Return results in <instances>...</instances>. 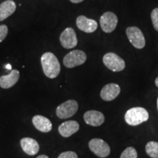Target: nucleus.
Wrapping results in <instances>:
<instances>
[{
	"label": "nucleus",
	"mask_w": 158,
	"mask_h": 158,
	"mask_svg": "<svg viewBox=\"0 0 158 158\" xmlns=\"http://www.w3.org/2000/svg\"><path fill=\"white\" fill-rule=\"evenodd\" d=\"M37 158H49L48 156H46V155H40V156H38V157H37Z\"/></svg>",
	"instance_id": "obj_25"
},
{
	"label": "nucleus",
	"mask_w": 158,
	"mask_h": 158,
	"mask_svg": "<svg viewBox=\"0 0 158 158\" xmlns=\"http://www.w3.org/2000/svg\"><path fill=\"white\" fill-rule=\"evenodd\" d=\"M21 147L26 154L30 156L35 155L40 150L39 143L31 138H22L21 140Z\"/></svg>",
	"instance_id": "obj_14"
},
{
	"label": "nucleus",
	"mask_w": 158,
	"mask_h": 158,
	"mask_svg": "<svg viewBox=\"0 0 158 158\" xmlns=\"http://www.w3.org/2000/svg\"><path fill=\"white\" fill-rule=\"evenodd\" d=\"M8 33V28L6 25L0 26V43L2 42Z\"/></svg>",
	"instance_id": "obj_21"
},
{
	"label": "nucleus",
	"mask_w": 158,
	"mask_h": 158,
	"mask_svg": "<svg viewBox=\"0 0 158 158\" xmlns=\"http://www.w3.org/2000/svg\"><path fill=\"white\" fill-rule=\"evenodd\" d=\"M120 92L121 89L118 84L114 83L106 84L100 92V98L105 101H112L117 98Z\"/></svg>",
	"instance_id": "obj_10"
},
{
	"label": "nucleus",
	"mask_w": 158,
	"mask_h": 158,
	"mask_svg": "<svg viewBox=\"0 0 158 158\" xmlns=\"http://www.w3.org/2000/svg\"><path fill=\"white\" fill-rule=\"evenodd\" d=\"M102 61L105 66L113 72H120L125 68V62L123 59L114 53L109 52L105 54Z\"/></svg>",
	"instance_id": "obj_3"
},
{
	"label": "nucleus",
	"mask_w": 158,
	"mask_h": 158,
	"mask_svg": "<svg viewBox=\"0 0 158 158\" xmlns=\"http://www.w3.org/2000/svg\"><path fill=\"white\" fill-rule=\"evenodd\" d=\"M157 109H158V98H157Z\"/></svg>",
	"instance_id": "obj_27"
},
{
	"label": "nucleus",
	"mask_w": 158,
	"mask_h": 158,
	"mask_svg": "<svg viewBox=\"0 0 158 158\" xmlns=\"http://www.w3.org/2000/svg\"><path fill=\"white\" fill-rule=\"evenodd\" d=\"M126 34L129 41L134 47L138 49H142L146 45L144 35L140 29L136 27H130L126 29Z\"/></svg>",
	"instance_id": "obj_6"
},
{
	"label": "nucleus",
	"mask_w": 158,
	"mask_h": 158,
	"mask_svg": "<svg viewBox=\"0 0 158 158\" xmlns=\"http://www.w3.org/2000/svg\"><path fill=\"white\" fill-rule=\"evenodd\" d=\"M20 77V73L18 70H13L8 75L0 77V87L2 89L11 88L16 84Z\"/></svg>",
	"instance_id": "obj_15"
},
{
	"label": "nucleus",
	"mask_w": 158,
	"mask_h": 158,
	"mask_svg": "<svg viewBox=\"0 0 158 158\" xmlns=\"http://www.w3.org/2000/svg\"><path fill=\"white\" fill-rule=\"evenodd\" d=\"M41 64L44 74L49 78H55L60 73L61 67L58 59L51 52H46L41 56Z\"/></svg>",
	"instance_id": "obj_1"
},
{
	"label": "nucleus",
	"mask_w": 158,
	"mask_h": 158,
	"mask_svg": "<svg viewBox=\"0 0 158 158\" xmlns=\"http://www.w3.org/2000/svg\"><path fill=\"white\" fill-rule=\"evenodd\" d=\"M5 68H6V69H7V70H11V69H12V66H11V64H6V65H5Z\"/></svg>",
	"instance_id": "obj_24"
},
{
	"label": "nucleus",
	"mask_w": 158,
	"mask_h": 158,
	"mask_svg": "<svg viewBox=\"0 0 158 158\" xmlns=\"http://www.w3.org/2000/svg\"><path fill=\"white\" fill-rule=\"evenodd\" d=\"M138 153L135 148L128 147L122 153L120 158H137Z\"/></svg>",
	"instance_id": "obj_19"
},
{
	"label": "nucleus",
	"mask_w": 158,
	"mask_h": 158,
	"mask_svg": "<svg viewBox=\"0 0 158 158\" xmlns=\"http://www.w3.org/2000/svg\"><path fill=\"white\" fill-rule=\"evenodd\" d=\"M32 123L36 129L43 133H48L52 129V123L50 119L43 116H35L32 118Z\"/></svg>",
	"instance_id": "obj_16"
},
{
	"label": "nucleus",
	"mask_w": 158,
	"mask_h": 158,
	"mask_svg": "<svg viewBox=\"0 0 158 158\" xmlns=\"http://www.w3.org/2000/svg\"><path fill=\"white\" fill-rule=\"evenodd\" d=\"M58 158H78V155L76 152L71 151L64 152L61 153L59 155Z\"/></svg>",
	"instance_id": "obj_22"
},
{
	"label": "nucleus",
	"mask_w": 158,
	"mask_h": 158,
	"mask_svg": "<svg viewBox=\"0 0 158 158\" xmlns=\"http://www.w3.org/2000/svg\"><path fill=\"white\" fill-rule=\"evenodd\" d=\"M71 2L73 3H75V4H78V3H80V2H82L83 1H84V0H70Z\"/></svg>",
	"instance_id": "obj_23"
},
{
	"label": "nucleus",
	"mask_w": 158,
	"mask_h": 158,
	"mask_svg": "<svg viewBox=\"0 0 158 158\" xmlns=\"http://www.w3.org/2000/svg\"><path fill=\"white\" fill-rule=\"evenodd\" d=\"M155 84L157 86V87L158 88V77H157V78L155 79Z\"/></svg>",
	"instance_id": "obj_26"
},
{
	"label": "nucleus",
	"mask_w": 158,
	"mask_h": 158,
	"mask_svg": "<svg viewBox=\"0 0 158 158\" xmlns=\"http://www.w3.org/2000/svg\"><path fill=\"white\" fill-rule=\"evenodd\" d=\"M89 147L91 151L98 157L104 158L110 155V149L109 145L100 138H94L89 142Z\"/></svg>",
	"instance_id": "obj_7"
},
{
	"label": "nucleus",
	"mask_w": 158,
	"mask_h": 158,
	"mask_svg": "<svg viewBox=\"0 0 158 158\" xmlns=\"http://www.w3.org/2000/svg\"><path fill=\"white\" fill-rule=\"evenodd\" d=\"M124 119L129 125L137 126L149 119V113L142 107L132 108L126 112Z\"/></svg>",
	"instance_id": "obj_2"
},
{
	"label": "nucleus",
	"mask_w": 158,
	"mask_h": 158,
	"mask_svg": "<svg viewBox=\"0 0 158 158\" xmlns=\"http://www.w3.org/2000/svg\"><path fill=\"white\" fill-rule=\"evenodd\" d=\"M77 27L86 33H92L98 29V24L96 21L88 19L84 15H80L76 19Z\"/></svg>",
	"instance_id": "obj_11"
},
{
	"label": "nucleus",
	"mask_w": 158,
	"mask_h": 158,
	"mask_svg": "<svg viewBox=\"0 0 158 158\" xmlns=\"http://www.w3.org/2000/svg\"><path fill=\"white\" fill-rule=\"evenodd\" d=\"M59 40L62 46L67 49L74 48L78 44L76 31L70 27L66 28L62 31L59 37Z\"/></svg>",
	"instance_id": "obj_9"
},
{
	"label": "nucleus",
	"mask_w": 158,
	"mask_h": 158,
	"mask_svg": "<svg viewBox=\"0 0 158 158\" xmlns=\"http://www.w3.org/2000/svg\"><path fill=\"white\" fill-rule=\"evenodd\" d=\"M146 152L150 157L158 158V142H148L146 145Z\"/></svg>",
	"instance_id": "obj_18"
},
{
	"label": "nucleus",
	"mask_w": 158,
	"mask_h": 158,
	"mask_svg": "<svg viewBox=\"0 0 158 158\" xmlns=\"http://www.w3.org/2000/svg\"><path fill=\"white\" fill-rule=\"evenodd\" d=\"M79 130V124L76 121L70 120L63 122L58 128L59 133L64 138H68L78 132Z\"/></svg>",
	"instance_id": "obj_13"
},
{
	"label": "nucleus",
	"mask_w": 158,
	"mask_h": 158,
	"mask_svg": "<svg viewBox=\"0 0 158 158\" xmlns=\"http://www.w3.org/2000/svg\"><path fill=\"white\" fill-rule=\"evenodd\" d=\"M151 19L152 21L154 28L155 29L156 31H158V7L157 8L154 9L152 11Z\"/></svg>",
	"instance_id": "obj_20"
},
{
	"label": "nucleus",
	"mask_w": 158,
	"mask_h": 158,
	"mask_svg": "<svg viewBox=\"0 0 158 158\" xmlns=\"http://www.w3.org/2000/svg\"><path fill=\"white\" fill-rule=\"evenodd\" d=\"M86 60V55L84 51L74 50L68 53L63 59V64L66 68H73L84 64Z\"/></svg>",
	"instance_id": "obj_4"
},
{
	"label": "nucleus",
	"mask_w": 158,
	"mask_h": 158,
	"mask_svg": "<svg viewBox=\"0 0 158 158\" xmlns=\"http://www.w3.org/2000/svg\"><path fill=\"white\" fill-rule=\"evenodd\" d=\"M16 9V4L13 0H7L0 5V21L7 19L14 13Z\"/></svg>",
	"instance_id": "obj_17"
},
{
	"label": "nucleus",
	"mask_w": 158,
	"mask_h": 158,
	"mask_svg": "<svg viewBox=\"0 0 158 158\" xmlns=\"http://www.w3.org/2000/svg\"><path fill=\"white\" fill-rule=\"evenodd\" d=\"M84 119L87 124L93 127H99L105 122L103 114L98 110H88L84 115Z\"/></svg>",
	"instance_id": "obj_12"
},
{
	"label": "nucleus",
	"mask_w": 158,
	"mask_h": 158,
	"mask_svg": "<svg viewBox=\"0 0 158 158\" xmlns=\"http://www.w3.org/2000/svg\"><path fill=\"white\" fill-rule=\"evenodd\" d=\"M100 27L106 33H111L115 30L118 23V18L112 12H106L100 19Z\"/></svg>",
	"instance_id": "obj_8"
},
{
	"label": "nucleus",
	"mask_w": 158,
	"mask_h": 158,
	"mask_svg": "<svg viewBox=\"0 0 158 158\" xmlns=\"http://www.w3.org/2000/svg\"><path fill=\"white\" fill-rule=\"evenodd\" d=\"M78 109V104L76 100H69L63 102L57 107L56 114L59 118L72 117L76 114Z\"/></svg>",
	"instance_id": "obj_5"
}]
</instances>
